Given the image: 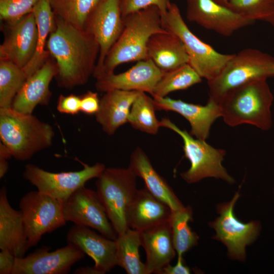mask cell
<instances>
[{
	"mask_svg": "<svg viewBox=\"0 0 274 274\" xmlns=\"http://www.w3.org/2000/svg\"><path fill=\"white\" fill-rule=\"evenodd\" d=\"M55 18L56 26L49 37L47 49L56 63L58 85L66 89L84 85L93 76L99 46L85 30Z\"/></svg>",
	"mask_w": 274,
	"mask_h": 274,
	"instance_id": "1",
	"label": "cell"
},
{
	"mask_svg": "<svg viewBox=\"0 0 274 274\" xmlns=\"http://www.w3.org/2000/svg\"><path fill=\"white\" fill-rule=\"evenodd\" d=\"M123 29L107 54L99 71L93 77L98 79L114 73L120 64L148 58L147 45L154 34L166 29L161 12L152 6L123 17Z\"/></svg>",
	"mask_w": 274,
	"mask_h": 274,
	"instance_id": "2",
	"label": "cell"
},
{
	"mask_svg": "<svg viewBox=\"0 0 274 274\" xmlns=\"http://www.w3.org/2000/svg\"><path fill=\"white\" fill-rule=\"evenodd\" d=\"M54 135L52 127L32 114L20 113L12 108H0L1 142L16 160H28L49 148Z\"/></svg>",
	"mask_w": 274,
	"mask_h": 274,
	"instance_id": "3",
	"label": "cell"
},
{
	"mask_svg": "<svg viewBox=\"0 0 274 274\" xmlns=\"http://www.w3.org/2000/svg\"><path fill=\"white\" fill-rule=\"evenodd\" d=\"M272 93L266 79L255 80L228 93L219 103L229 126L247 123L263 130L272 125Z\"/></svg>",
	"mask_w": 274,
	"mask_h": 274,
	"instance_id": "4",
	"label": "cell"
},
{
	"mask_svg": "<svg viewBox=\"0 0 274 274\" xmlns=\"http://www.w3.org/2000/svg\"><path fill=\"white\" fill-rule=\"evenodd\" d=\"M274 77V57L254 48H246L226 63L219 74L208 81L209 98L218 102L230 91L251 82Z\"/></svg>",
	"mask_w": 274,
	"mask_h": 274,
	"instance_id": "5",
	"label": "cell"
},
{
	"mask_svg": "<svg viewBox=\"0 0 274 274\" xmlns=\"http://www.w3.org/2000/svg\"><path fill=\"white\" fill-rule=\"evenodd\" d=\"M164 28L176 35L182 41L189 57V64L208 81L216 77L233 54H223L203 42L188 28L178 6L170 3L162 19Z\"/></svg>",
	"mask_w": 274,
	"mask_h": 274,
	"instance_id": "6",
	"label": "cell"
},
{
	"mask_svg": "<svg viewBox=\"0 0 274 274\" xmlns=\"http://www.w3.org/2000/svg\"><path fill=\"white\" fill-rule=\"evenodd\" d=\"M136 177L128 167L106 168L97 178L96 192L117 235L129 228L126 211L138 190Z\"/></svg>",
	"mask_w": 274,
	"mask_h": 274,
	"instance_id": "7",
	"label": "cell"
},
{
	"mask_svg": "<svg viewBox=\"0 0 274 274\" xmlns=\"http://www.w3.org/2000/svg\"><path fill=\"white\" fill-rule=\"evenodd\" d=\"M161 127L172 130L179 134L183 141L184 155L190 162L188 170L181 174V176L189 184L199 182L208 177L221 179L228 183L235 181L223 166L226 152L216 149L207 144L205 141L194 139L186 130H182L169 119L161 120Z\"/></svg>",
	"mask_w": 274,
	"mask_h": 274,
	"instance_id": "8",
	"label": "cell"
},
{
	"mask_svg": "<svg viewBox=\"0 0 274 274\" xmlns=\"http://www.w3.org/2000/svg\"><path fill=\"white\" fill-rule=\"evenodd\" d=\"M63 206V201L38 190L21 198L19 207L29 248L36 246L45 233L65 224Z\"/></svg>",
	"mask_w": 274,
	"mask_h": 274,
	"instance_id": "9",
	"label": "cell"
},
{
	"mask_svg": "<svg viewBox=\"0 0 274 274\" xmlns=\"http://www.w3.org/2000/svg\"><path fill=\"white\" fill-rule=\"evenodd\" d=\"M81 163L83 168L80 170L61 173L49 172L36 165L27 164L23 177L39 191L64 202L88 181L98 178L106 168L105 165L99 162L91 166Z\"/></svg>",
	"mask_w": 274,
	"mask_h": 274,
	"instance_id": "10",
	"label": "cell"
},
{
	"mask_svg": "<svg viewBox=\"0 0 274 274\" xmlns=\"http://www.w3.org/2000/svg\"><path fill=\"white\" fill-rule=\"evenodd\" d=\"M240 195L237 192L230 201L219 204L217 209L220 215L209 224L216 232L213 238L226 246L228 255L232 259L244 261L246 247L258 236L260 224L257 221L244 223L236 218L233 208Z\"/></svg>",
	"mask_w": 274,
	"mask_h": 274,
	"instance_id": "11",
	"label": "cell"
},
{
	"mask_svg": "<svg viewBox=\"0 0 274 274\" xmlns=\"http://www.w3.org/2000/svg\"><path fill=\"white\" fill-rule=\"evenodd\" d=\"M63 211L66 222L93 228L109 238L116 239L117 234L96 191L85 186L77 189L63 202Z\"/></svg>",
	"mask_w": 274,
	"mask_h": 274,
	"instance_id": "12",
	"label": "cell"
},
{
	"mask_svg": "<svg viewBox=\"0 0 274 274\" xmlns=\"http://www.w3.org/2000/svg\"><path fill=\"white\" fill-rule=\"evenodd\" d=\"M123 26L121 0H101L89 16L85 28L99 46V54L93 76L100 70Z\"/></svg>",
	"mask_w": 274,
	"mask_h": 274,
	"instance_id": "13",
	"label": "cell"
},
{
	"mask_svg": "<svg viewBox=\"0 0 274 274\" xmlns=\"http://www.w3.org/2000/svg\"><path fill=\"white\" fill-rule=\"evenodd\" d=\"M188 21L225 37L255 21L213 0H186Z\"/></svg>",
	"mask_w": 274,
	"mask_h": 274,
	"instance_id": "14",
	"label": "cell"
},
{
	"mask_svg": "<svg viewBox=\"0 0 274 274\" xmlns=\"http://www.w3.org/2000/svg\"><path fill=\"white\" fill-rule=\"evenodd\" d=\"M50 249L42 246L25 257H16L12 274H66L85 255L70 244L53 251Z\"/></svg>",
	"mask_w": 274,
	"mask_h": 274,
	"instance_id": "15",
	"label": "cell"
},
{
	"mask_svg": "<svg viewBox=\"0 0 274 274\" xmlns=\"http://www.w3.org/2000/svg\"><path fill=\"white\" fill-rule=\"evenodd\" d=\"M164 71L150 59L137 61L128 70L118 74L114 73L96 79L95 88L101 92L113 90L135 91L152 94Z\"/></svg>",
	"mask_w": 274,
	"mask_h": 274,
	"instance_id": "16",
	"label": "cell"
},
{
	"mask_svg": "<svg viewBox=\"0 0 274 274\" xmlns=\"http://www.w3.org/2000/svg\"><path fill=\"white\" fill-rule=\"evenodd\" d=\"M8 26L0 46V59L9 60L23 68L33 56L37 46L38 29L33 13L27 14Z\"/></svg>",
	"mask_w": 274,
	"mask_h": 274,
	"instance_id": "17",
	"label": "cell"
},
{
	"mask_svg": "<svg viewBox=\"0 0 274 274\" xmlns=\"http://www.w3.org/2000/svg\"><path fill=\"white\" fill-rule=\"evenodd\" d=\"M66 242L90 257L101 274L117 265L115 240L98 234L89 227L75 224L67 233Z\"/></svg>",
	"mask_w": 274,
	"mask_h": 274,
	"instance_id": "18",
	"label": "cell"
},
{
	"mask_svg": "<svg viewBox=\"0 0 274 274\" xmlns=\"http://www.w3.org/2000/svg\"><path fill=\"white\" fill-rule=\"evenodd\" d=\"M153 98L156 110L173 111L184 117L190 124V134L200 140L206 141L212 125L221 117L219 104L210 98L205 106L167 97Z\"/></svg>",
	"mask_w": 274,
	"mask_h": 274,
	"instance_id": "19",
	"label": "cell"
},
{
	"mask_svg": "<svg viewBox=\"0 0 274 274\" xmlns=\"http://www.w3.org/2000/svg\"><path fill=\"white\" fill-rule=\"evenodd\" d=\"M173 211L146 187L138 190L126 211L129 228L140 232L169 222Z\"/></svg>",
	"mask_w": 274,
	"mask_h": 274,
	"instance_id": "20",
	"label": "cell"
},
{
	"mask_svg": "<svg viewBox=\"0 0 274 274\" xmlns=\"http://www.w3.org/2000/svg\"><path fill=\"white\" fill-rule=\"evenodd\" d=\"M57 74L56 62L50 56L41 68L26 79L11 108L20 113L32 114L38 105H48L52 96L50 83Z\"/></svg>",
	"mask_w": 274,
	"mask_h": 274,
	"instance_id": "21",
	"label": "cell"
},
{
	"mask_svg": "<svg viewBox=\"0 0 274 274\" xmlns=\"http://www.w3.org/2000/svg\"><path fill=\"white\" fill-rule=\"evenodd\" d=\"M29 248L21 212L11 206L7 188L3 186L0 191V249H7L16 257L21 258Z\"/></svg>",
	"mask_w": 274,
	"mask_h": 274,
	"instance_id": "22",
	"label": "cell"
},
{
	"mask_svg": "<svg viewBox=\"0 0 274 274\" xmlns=\"http://www.w3.org/2000/svg\"><path fill=\"white\" fill-rule=\"evenodd\" d=\"M147 274H160L176 255L169 222L141 232Z\"/></svg>",
	"mask_w": 274,
	"mask_h": 274,
	"instance_id": "23",
	"label": "cell"
},
{
	"mask_svg": "<svg viewBox=\"0 0 274 274\" xmlns=\"http://www.w3.org/2000/svg\"><path fill=\"white\" fill-rule=\"evenodd\" d=\"M139 92L113 90L105 93L100 99L99 108L95 115L106 133L111 135L128 122L130 108Z\"/></svg>",
	"mask_w": 274,
	"mask_h": 274,
	"instance_id": "24",
	"label": "cell"
},
{
	"mask_svg": "<svg viewBox=\"0 0 274 274\" xmlns=\"http://www.w3.org/2000/svg\"><path fill=\"white\" fill-rule=\"evenodd\" d=\"M129 167L143 179L145 187L155 197L167 204L173 211L185 207L166 181L154 168L144 151L136 148L130 156Z\"/></svg>",
	"mask_w": 274,
	"mask_h": 274,
	"instance_id": "25",
	"label": "cell"
},
{
	"mask_svg": "<svg viewBox=\"0 0 274 274\" xmlns=\"http://www.w3.org/2000/svg\"><path fill=\"white\" fill-rule=\"evenodd\" d=\"M147 55L148 58L164 72L189 63V57L182 41L167 29L151 37L147 45Z\"/></svg>",
	"mask_w": 274,
	"mask_h": 274,
	"instance_id": "26",
	"label": "cell"
},
{
	"mask_svg": "<svg viewBox=\"0 0 274 274\" xmlns=\"http://www.w3.org/2000/svg\"><path fill=\"white\" fill-rule=\"evenodd\" d=\"M32 13L36 21L38 38L34 54L22 68L27 79L41 68L51 56L47 49V44L50 33L56 26L55 15L49 0H40Z\"/></svg>",
	"mask_w": 274,
	"mask_h": 274,
	"instance_id": "27",
	"label": "cell"
},
{
	"mask_svg": "<svg viewBox=\"0 0 274 274\" xmlns=\"http://www.w3.org/2000/svg\"><path fill=\"white\" fill-rule=\"evenodd\" d=\"M117 265L128 274H147L145 263L140 259L139 248L142 246L141 232L128 228L124 233L117 235Z\"/></svg>",
	"mask_w": 274,
	"mask_h": 274,
	"instance_id": "28",
	"label": "cell"
},
{
	"mask_svg": "<svg viewBox=\"0 0 274 274\" xmlns=\"http://www.w3.org/2000/svg\"><path fill=\"white\" fill-rule=\"evenodd\" d=\"M190 221H192V211L189 206L172 212L169 224L178 256H183L197 245L199 237L189 226Z\"/></svg>",
	"mask_w": 274,
	"mask_h": 274,
	"instance_id": "29",
	"label": "cell"
},
{
	"mask_svg": "<svg viewBox=\"0 0 274 274\" xmlns=\"http://www.w3.org/2000/svg\"><path fill=\"white\" fill-rule=\"evenodd\" d=\"M55 16L85 30L87 20L101 0H49Z\"/></svg>",
	"mask_w": 274,
	"mask_h": 274,
	"instance_id": "30",
	"label": "cell"
},
{
	"mask_svg": "<svg viewBox=\"0 0 274 274\" xmlns=\"http://www.w3.org/2000/svg\"><path fill=\"white\" fill-rule=\"evenodd\" d=\"M156 110L153 98L146 92H140L130 108L128 122L135 129L156 134L161 127L155 115Z\"/></svg>",
	"mask_w": 274,
	"mask_h": 274,
	"instance_id": "31",
	"label": "cell"
},
{
	"mask_svg": "<svg viewBox=\"0 0 274 274\" xmlns=\"http://www.w3.org/2000/svg\"><path fill=\"white\" fill-rule=\"evenodd\" d=\"M202 78L189 64L164 72L151 95L164 97L174 91L185 90L201 82Z\"/></svg>",
	"mask_w": 274,
	"mask_h": 274,
	"instance_id": "32",
	"label": "cell"
},
{
	"mask_svg": "<svg viewBox=\"0 0 274 274\" xmlns=\"http://www.w3.org/2000/svg\"><path fill=\"white\" fill-rule=\"evenodd\" d=\"M26 79L22 68L9 60L0 59V108H11Z\"/></svg>",
	"mask_w": 274,
	"mask_h": 274,
	"instance_id": "33",
	"label": "cell"
},
{
	"mask_svg": "<svg viewBox=\"0 0 274 274\" xmlns=\"http://www.w3.org/2000/svg\"><path fill=\"white\" fill-rule=\"evenodd\" d=\"M227 7L254 21H264L274 14V0H229Z\"/></svg>",
	"mask_w": 274,
	"mask_h": 274,
	"instance_id": "34",
	"label": "cell"
},
{
	"mask_svg": "<svg viewBox=\"0 0 274 274\" xmlns=\"http://www.w3.org/2000/svg\"><path fill=\"white\" fill-rule=\"evenodd\" d=\"M40 0H0V18L7 25L15 24L32 12Z\"/></svg>",
	"mask_w": 274,
	"mask_h": 274,
	"instance_id": "35",
	"label": "cell"
},
{
	"mask_svg": "<svg viewBox=\"0 0 274 274\" xmlns=\"http://www.w3.org/2000/svg\"><path fill=\"white\" fill-rule=\"evenodd\" d=\"M170 3L169 0H121L122 18L129 14L154 6L159 9L162 19L166 15Z\"/></svg>",
	"mask_w": 274,
	"mask_h": 274,
	"instance_id": "36",
	"label": "cell"
},
{
	"mask_svg": "<svg viewBox=\"0 0 274 274\" xmlns=\"http://www.w3.org/2000/svg\"><path fill=\"white\" fill-rule=\"evenodd\" d=\"M80 108V96L73 94L59 96L56 109L59 113L74 115L81 111Z\"/></svg>",
	"mask_w": 274,
	"mask_h": 274,
	"instance_id": "37",
	"label": "cell"
},
{
	"mask_svg": "<svg viewBox=\"0 0 274 274\" xmlns=\"http://www.w3.org/2000/svg\"><path fill=\"white\" fill-rule=\"evenodd\" d=\"M80 97L81 112L87 115H95L100 106V99L98 94L88 91Z\"/></svg>",
	"mask_w": 274,
	"mask_h": 274,
	"instance_id": "38",
	"label": "cell"
},
{
	"mask_svg": "<svg viewBox=\"0 0 274 274\" xmlns=\"http://www.w3.org/2000/svg\"><path fill=\"white\" fill-rule=\"evenodd\" d=\"M16 257L8 250L0 252V274H12Z\"/></svg>",
	"mask_w": 274,
	"mask_h": 274,
	"instance_id": "39",
	"label": "cell"
},
{
	"mask_svg": "<svg viewBox=\"0 0 274 274\" xmlns=\"http://www.w3.org/2000/svg\"><path fill=\"white\" fill-rule=\"evenodd\" d=\"M191 273L190 268L184 261L183 256H178V260L175 265L169 263L165 265L161 270L160 274H189Z\"/></svg>",
	"mask_w": 274,
	"mask_h": 274,
	"instance_id": "40",
	"label": "cell"
},
{
	"mask_svg": "<svg viewBox=\"0 0 274 274\" xmlns=\"http://www.w3.org/2000/svg\"><path fill=\"white\" fill-rule=\"evenodd\" d=\"M75 274H101L100 271L93 266L81 267L77 268L74 272Z\"/></svg>",
	"mask_w": 274,
	"mask_h": 274,
	"instance_id": "41",
	"label": "cell"
},
{
	"mask_svg": "<svg viewBox=\"0 0 274 274\" xmlns=\"http://www.w3.org/2000/svg\"><path fill=\"white\" fill-rule=\"evenodd\" d=\"M9 167L8 160L0 159V178H2L7 172Z\"/></svg>",
	"mask_w": 274,
	"mask_h": 274,
	"instance_id": "42",
	"label": "cell"
},
{
	"mask_svg": "<svg viewBox=\"0 0 274 274\" xmlns=\"http://www.w3.org/2000/svg\"><path fill=\"white\" fill-rule=\"evenodd\" d=\"M264 21L269 23L274 28V14L267 18Z\"/></svg>",
	"mask_w": 274,
	"mask_h": 274,
	"instance_id": "43",
	"label": "cell"
},
{
	"mask_svg": "<svg viewBox=\"0 0 274 274\" xmlns=\"http://www.w3.org/2000/svg\"><path fill=\"white\" fill-rule=\"evenodd\" d=\"M217 3L227 7L229 0H213Z\"/></svg>",
	"mask_w": 274,
	"mask_h": 274,
	"instance_id": "44",
	"label": "cell"
}]
</instances>
